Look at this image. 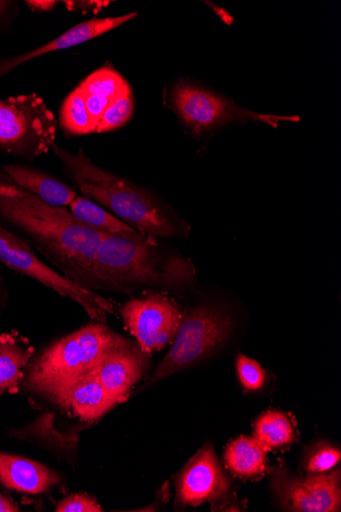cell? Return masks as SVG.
I'll list each match as a JSON object with an SVG mask.
<instances>
[{
  "label": "cell",
  "instance_id": "1",
  "mask_svg": "<svg viewBox=\"0 0 341 512\" xmlns=\"http://www.w3.org/2000/svg\"><path fill=\"white\" fill-rule=\"evenodd\" d=\"M0 218L58 266L94 292L92 267L105 232L81 223L66 208L47 205L9 177L0 178Z\"/></svg>",
  "mask_w": 341,
  "mask_h": 512
},
{
  "label": "cell",
  "instance_id": "2",
  "mask_svg": "<svg viewBox=\"0 0 341 512\" xmlns=\"http://www.w3.org/2000/svg\"><path fill=\"white\" fill-rule=\"evenodd\" d=\"M93 288L130 292L140 288L183 289L194 283L190 259L164 249L138 231L105 232L92 267Z\"/></svg>",
  "mask_w": 341,
  "mask_h": 512
},
{
  "label": "cell",
  "instance_id": "3",
  "mask_svg": "<svg viewBox=\"0 0 341 512\" xmlns=\"http://www.w3.org/2000/svg\"><path fill=\"white\" fill-rule=\"evenodd\" d=\"M53 151L84 197L101 204L140 234L162 239L186 234L184 225L137 184L96 166L82 150L71 153L55 144Z\"/></svg>",
  "mask_w": 341,
  "mask_h": 512
},
{
  "label": "cell",
  "instance_id": "4",
  "mask_svg": "<svg viewBox=\"0 0 341 512\" xmlns=\"http://www.w3.org/2000/svg\"><path fill=\"white\" fill-rule=\"evenodd\" d=\"M124 339L105 323H89L33 355L21 385L56 402L73 384L92 374Z\"/></svg>",
  "mask_w": 341,
  "mask_h": 512
},
{
  "label": "cell",
  "instance_id": "5",
  "mask_svg": "<svg viewBox=\"0 0 341 512\" xmlns=\"http://www.w3.org/2000/svg\"><path fill=\"white\" fill-rule=\"evenodd\" d=\"M57 126L36 93L0 100V151L33 161L53 149Z\"/></svg>",
  "mask_w": 341,
  "mask_h": 512
},
{
  "label": "cell",
  "instance_id": "6",
  "mask_svg": "<svg viewBox=\"0 0 341 512\" xmlns=\"http://www.w3.org/2000/svg\"><path fill=\"white\" fill-rule=\"evenodd\" d=\"M0 263L76 302L96 322L105 323L108 315L115 312L111 301L43 263L22 238L3 226H0Z\"/></svg>",
  "mask_w": 341,
  "mask_h": 512
},
{
  "label": "cell",
  "instance_id": "7",
  "mask_svg": "<svg viewBox=\"0 0 341 512\" xmlns=\"http://www.w3.org/2000/svg\"><path fill=\"white\" fill-rule=\"evenodd\" d=\"M231 331V321L214 309L201 307L183 317L173 345L161 361L150 383L166 379L197 363L222 345Z\"/></svg>",
  "mask_w": 341,
  "mask_h": 512
},
{
  "label": "cell",
  "instance_id": "8",
  "mask_svg": "<svg viewBox=\"0 0 341 512\" xmlns=\"http://www.w3.org/2000/svg\"><path fill=\"white\" fill-rule=\"evenodd\" d=\"M171 104L183 123L201 134L235 121H255L277 127L280 122H299V116H276L252 112L203 87L180 82L171 90Z\"/></svg>",
  "mask_w": 341,
  "mask_h": 512
},
{
  "label": "cell",
  "instance_id": "9",
  "mask_svg": "<svg viewBox=\"0 0 341 512\" xmlns=\"http://www.w3.org/2000/svg\"><path fill=\"white\" fill-rule=\"evenodd\" d=\"M120 313L138 346L149 355L174 341L183 320L177 304L162 294L130 300Z\"/></svg>",
  "mask_w": 341,
  "mask_h": 512
},
{
  "label": "cell",
  "instance_id": "10",
  "mask_svg": "<svg viewBox=\"0 0 341 512\" xmlns=\"http://www.w3.org/2000/svg\"><path fill=\"white\" fill-rule=\"evenodd\" d=\"M272 489L282 508L300 512H334L340 510V470L315 474L305 480L276 470Z\"/></svg>",
  "mask_w": 341,
  "mask_h": 512
},
{
  "label": "cell",
  "instance_id": "11",
  "mask_svg": "<svg viewBox=\"0 0 341 512\" xmlns=\"http://www.w3.org/2000/svg\"><path fill=\"white\" fill-rule=\"evenodd\" d=\"M176 489V503L180 507L206 502L217 504L227 499L230 482L211 445L202 448L188 461L177 478Z\"/></svg>",
  "mask_w": 341,
  "mask_h": 512
},
{
  "label": "cell",
  "instance_id": "12",
  "mask_svg": "<svg viewBox=\"0 0 341 512\" xmlns=\"http://www.w3.org/2000/svg\"><path fill=\"white\" fill-rule=\"evenodd\" d=\"M149 357L136 342L124 339L105 356L92 374L120 404L126 401L131 388L148 369Z\"/></svg>",
  "mask_w": 341,
  "mask_h": 512
},
{
  "label": "cell",
  "instance_id": "13",
  "mask_svg": "<svg viewBox=\"0 0 341 512\" xmlns=\"http://www.w3.org/2000/svg\"><path fill=\"white\" fill-rule=\"evenodd\" d=\"M137 16L138 14L135 12L120 17L93 19L81 23L71 28L66 33L62 34L53 41L43 44L42 46H39V48L31 52L4 61H0V79L5 77L16 67L24 63H27L33 59L42 57L47 54L73 48V46H77L91 39L102 36L126 24L127 22L131 21Z\"/></svg>",
  "mask_w": 341,
  "mask_h": 512
},
{
  "label": "cell",
  "instance_id": "14",
  "mask_svg": "<svg viewBox=\"0 0 341 512\" xmlns=\"http://www.w3.org/2000/svg\"><path fill=\"white\" fill-rule=\"evenodd\" d=\"M0 484L26 494H45L60 487L61 477L46 465L0 452Z\"/></svg>",
  "mask_w": 341,
  "mask_h": 512
},
{
  "label": "cell",
  "instance_id": "15",
  "mask_svg": "<svg viewBox=\"0 0 341 512\" xmlns=\"http://www.w3.org/2000/svg\"><path fill=\"white\" fill-rule=\"evenodd\" d=\"M56 403L85 423L99 420L119 404L93 374L73 384Z\"/></svg>",
  "mask_w": 341,
  "mask_h": 512
},
{
  "label": "cell",
  "instance_id": "16",
  "mask_svg": "<svg viewBox=\"0 0 341 512\" xmlns=\"http://www.w3.org/2000/svg\"><path fill=\"white\" fill-rule=\"evenodd\" d=\"M2 170L20 188L47 205L66 208L77 197L69 185L32 167L12 164L4 166Z\"/></svg>",
  "mask_w": 341,
  "mask_h": 512
},
{
  "label": "cell",
  "instance_id": "17",
  "mask_svg": "<svg viewBox=\"0 0 341 512\" xmlns=\"http://www.w3.org/2000/svg\"><path fill=\"white\" fill-rule=\"evenodd\" d=\"M84 428L82 426L68 433H62L55 426V414L47 412L39 415L34 422L24 428L11 430L10 434L18 440L61 453L72 461L79 445V433Z\"/></svg>",
  "mask_w": 341,
  "mask_h": 512
},
{
  "label": "cell",
  "instance_id": "18",
  "mask_svg": "<svg viewBox=\"0 0 341 512\" xmlns=\"http://www.w3.org/2000/svg\"><path fill=\"white\" fill-rule=\"evenodd\" d=\"M128 85L118 72L110 68L96 70L79 85L94 133L108 106Z\"/></svg>",
  "mask_w": 341,
  "mask_h": 512
},
{
  "label": "cell",
  "instance_id": "19",
  "mask_svg": "<svg viewBox=\"0 0 341 512\" xmlns=\"http://www.w3.org/2000/svg\"><path fill=\"white\" fill-rule=\"evenodd\" d=\"M34 355V348L16 333L0 336V396L19 392L24 368Z\"/></svg>",
  "mask_w": 341,
  "mask_h": 512
},
{
  "label": "cell",
  "instance_id": "20",
  "mask_svg": "<svg viewBox=\"0 0 341 512\" xmlns=\"http://www.w3.org/2000/svg\"><path fill=\"white\" fill-rule=\"evenodd\" d=\"M268 451L255 437L242 436L227 446L224 458L234 475L254 478L265 472Z\"/></svg>",
  "mask_w": 341,
  "mask_h": 512
},
{
  "label": "cell",
  "instance_id": "21",
  "mask_svg": "<svg viewBox=\"0 0 341 512\" xmlns=\"http://www.w3.org/2000/svg\"><path fill=\"white\" fill-rule=\"evenodd\" d=\"M69 211L81 223L99 231L109 232V234H125V232L136 231L112 213L86 197L77 196L69 206Z\"/></svg>",
  "mask_w": 341,
  "mask_h": 512
},
{
  "label": "cell",
  "instance_id": "22",
  "mask_svg": "<svg viewBox=\"0 0 341 512\" xmlns=\"http://www.w3.org/2000/svg\"><path fill=\"white\" fill-rule=\"evenodd\" d=\"M255 438L270 450L290 444L295 440V432L285 414L268 411L255 425Z\"/></svg>",
  "mask_w": 341,
  "mask_h": 512
},
{
  "label": "cell",
  "instance_id": "23",
  "mask_svg": "<svg viewBox=\"0 0 341 512\" xmlns=\"http://www.w3.org/2000/svg\"><path fill=\"white\" fill-rule=\"evenodd\" d=\"M61 124L63 129L71 135L94 133L80 86L72 91L65 100L61 111Z\"/></svg>",
  "mask_w": 341,
  "mask_h": 512
},
{
  "label": "cell",
  "instance_id": "24",
  "mask_svg": "<svg viewBox=\"0 0 341 512\" xmlns=\"http://www.w3.org/2000/svg\"><path fill=\"white\" fill-rule=\"evenodd\" d=\"M133 109L134 100L131 88L128 85L108 106L99 125H97L96 133H105L121 128L130 120Z\"/></svg>",
  "mask_w": 341,
  "mask_h": 512
},
{
  "label": "cell",
  "instance_id": "25",
  "mask_svg": "<svg viewBox=\"0 0 341 512\" xmlns=\"http://www.w3.org/2000/svg\"><path fill=\"white\" fill-rule=\"evenodd\" d=\"M237 374L243 387L256 391L261 389L266 381V372L254 359L240 354L236 360Z\"/></svg>",
  "mask_w": 341,
  "mask_h": 512
},
{
  "label": "cell",
  "instance_id": "26",
  "mask_svg": "<svg viewBox=\"0 0 341 512\" xmlns=\"http://www.w3.org/2000/svg\"><path fill=\"white\" fill-rule=\"evenodd\" d=\"M341 457L340 450L330 445H320L307 461V471L311 474H323L336 467Z\"/></svg>",
  "mask_w": 341,
  "mask_h": 512
},
{
  "label": "cell",
  "instance_id": "27",
  "mask_svg": "<svg viewBox=\"0 0 341 512\" xmlns=\"http://www.w3.org/2000/svg\"><path fill=\"white\" fill-rule=\"evenodd\" d=\"M58 512H102L103 508L88 494H73L61 500L57 506Z\"/></svg>",
  "mask_w": 341,
  "mask_h": 512
},
{
  "label": "cell",
  "instance_id": "28",
  "mask_svg": "<svg viewBox=\"0 0 341 512\" xmlns=\"http://www.w3.org/2000/svg\"><path fill=\"white\" fill-rule=\"evenodd\" d=\"M65 4L69 11L87 13V12L100 11L103 7L108 6L109 3H106V2H65Z\"/></svg>",
  "mask_w": 341,
  "mask_h": 512
},
{
  "label": "cell",
  "instance_id": "29",
  "mask_svg": "<svg viewBox=\"0 0 341 512\" xmlns=\"http://www.w3.org/2000/svg\"><path fill=\"white\" fill-rule=\"evenodd\" d=\"M25 4L35 12H52L58 3L54 0H27Z\"/></svg>",
  "mask_w": 341,
  "mask_h": 512
},
{
  "label": "cell",
  "instance_id": "30",
  "mask_svg": "<svg viewBox=\"0 0 341 512\" xmlns=\"http://www.w3.org/2000/svg\"><path fill=\"white\" fill-rule=\"evenodd\" d=\"M18 512L21 511L19 506L9 497L0 491V512Z\"/></svg>",
  "mask_w": 341,
  "mask_h": 512
},
{
  "label": "cell",
  "instance_id": "31",
  "mask_svg": "<svg viewBox=\"0 0 341 512\" xmlns=\"http://www.w3.org/2000/svg\"><path fill=\"white\" fill-rule=\"evenodd\" d=\"M12 2H0V21H3L12 11Z\"/></svg>",
  "mask_w": 341,
  "mask_h": 512
}]
</instances>
